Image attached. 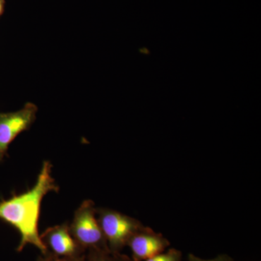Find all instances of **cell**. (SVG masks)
Masks as SVG:
<instances>
[{
	"mask_svg": "<svg viewBox=\"0 0 261 261\" xmlns=\"http://www.w3.org/2000/svg\"><path fill=\"white\" fill-rule=\"evenodd\" d=\"M51 167L49 161H44L37 183L31 190L0 202V219L11 225L20 233L18 252H21L30 244L37 247L42 255L47 253L39 233L38 222L44 196L50 192L59 191V187L51 175Z\"/></svg>",
	"mask_w": 261,
	"mask_h": 261,
	"instance_id": "cell-1",
	"label": "cell"
},
{
	"mask_svg": "<svg viewBox=\"0 0 261 261\" xmlns=\"http://www.w3.org/2000/svg\"><path fill=\"white\" fill-rule=\"evenodd\" d=\"M96 216L108 248L113 252H121L129 239L145 226L138 220L108 208H97Z\"/></svg>",
	"mask_w": 261,
	"mask_h": 261,
	"instance_id": "cell-2",
	"label": "cell"
},
{
	"mask_svg": "<svg viewBox=\"0 0 261 261\" xmlns=\"http://www.w3.org/2000/svg\"><path fill=\"white\" fill-rule=\"evenodd\" d=\"M94 202L87 200L75 211L70 232L84 250H109L96 216Z\"/></svg>",
	"mask_w": 261,
	"mask_h": 261,
	"instance_id": "cell-3",
	"label": "cell"
},
{
	"mask_svg": "<svg viewBox=\"0 0 261 261\" xmlns=\"http://www.w3.org/2000/svg\"><path fill=\"white\" fill-rule=\"evenodd\" d=\"M36 105L28 102L15 112L0 113V162L17 136L30 128L37 116Z\"/></svg>",
	"mask_w": 261,
	"mask_h": 261,
	"instance_id": "cell-4",
	"label": "cell"
},
{
	"mask_svg": "<svg viewBox=\"0 0 261 261\" xmlns=\"http://www.w3.org/2000/svg\"><path fill=\"white\" fill-rule=\"evenodd\" d=\"M40 238L47 252L56 256L76 257L85 255L86 250L73 238L67 223L48 228Z\"/></svg>",
	"mask_w": 261,
	"mask_h": 261,
	"instance_id": "cell-5",
	"label": "cell"
},
{
	"mask_svg": "<svg viewBox=\"0 0 261 261\" xmlns=\"http://www.w3.org/2000/svg\"><path fill=\"white\" fill-rule=\"evenodd\" d=\"M126 246L132 251V260L142 261L163 252L170 243L161 233L145 226L129 239Z\"/></svg>",
	"mask_w": 261,
	"mask_h": 261,
	"instance_id": "cell-6",
	"label": "cell"
},
{
	"mask_svg": "<svg viewBox=\"0 0 261 261\" xmlns=\"http://www.w3.org/2000/svg\"><path fill=\"white\" fill-rule=\"evenodd\" d=\"M84 261H133L121 252H113L110 250H89Z\"/></svg>",
	"mask_w": 261,
	"mask_h": 261,
	"instance_id": "cell-7",
	"label": "cell"
},
{
	"mask_svg": "<svg viewBox=\"0 0 261 261\" xmlns=\"http://www.w3.org/2000/svg\"><path fill=\"white\" fill-rule=\"evenodd\" d=\"M182 253L180 250L172 248L167 252H161L154 256L147 259L145 261H181Z\"/></svg>",
	"mask_w": 261,
	"mask_h": 261,
	"instance_id": "cell-8",
	"label": "cell"
},
{
	"mask_svg": "<svg viewBox=\"0 0 261 261\" xmlns=\"http://www.w3.org/2000/svg\"><path fill=\"white\" fill-rule=\"evenodd\" d=\"M85 258L86 254L80 257H65L56 256V255L47 252L46 255H42V256L39 257L37 261H84Z\"/></svg>",
	"mask_w": 261,
	"mask_h": 261,
	"instance_id": "cell-9",
	"label": "cell"
},
{
	"mask_svg": "<svg viewBox=\"0 0 261 261\" xmlns=\"http://www.w3.org/2000/svg\"><path fill=\"white\" fill-rule=\"evenodd\" d=\"M188 260L189 261H233L231 257L226 255H219L216 258L211 259V260H204V259L196 256L193 254H189Z\"/></svg>",
	"mask_w": 261,
	"mask_h": 261,
	"instance_id": "cell-10",
	"label": "cell"
},
{
	"mask_svg": "<svg viewBox=\"0 0 261 261\" xmlns=\"http://www.w3.org/2000/svg\"><path fill=\"white\" fill-rule=\"evenodd\" d=\"M3 10H4V2L3 0H0V16L3 14Z\"/></svg>",
	"mask_w": 261,
	"mask_h": 261,
	"instance_id": "cell-11",
	"label": "cell"
}]
</instances>
